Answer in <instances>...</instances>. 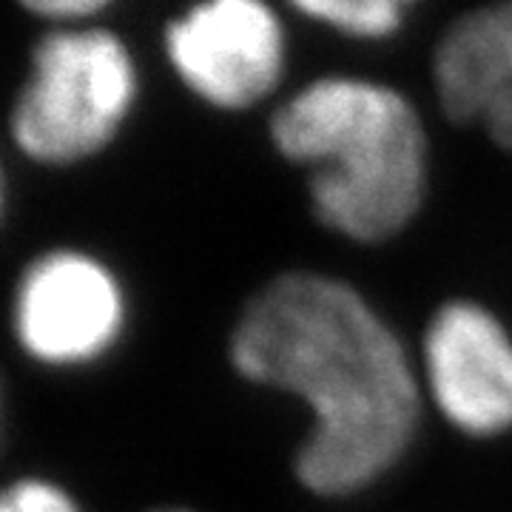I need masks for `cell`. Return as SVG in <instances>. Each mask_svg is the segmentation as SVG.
I'll return each instance as SVG.
<instances>
[{
  "mask_svg": "<svg viewBox=\"0 0 512 512\" xmlns=\"http://www.w3.org/2000/svg\"><path fill=\"white\" fill-rule=\"evenodd\" d=\"M148 512H194V510H183V507H163V510H148Z\"/></svg>",
  "mask_w": 512,
  "mask_h": 512,
  "instance_id": "cell-11",
  "label": "cell"
},
{
  "mask_svg": "<svg viewBox=\"0 0 512 512\" xmlns=\"http://www.w3.org/2000/svg\"><path fill=\"white\" fill-rule=\"evenodd\" d=\"M174 77L217 111H248L285 74L288 40L268 0H191L163 23Z\"/></svg>",
  "mask_w": 512,
  "mask_h": 512,
  "instance_id": "cell-4",
  "label": "cell"
},
{
  "mask_svg": "<svg viewBox=\"0 0 512 512\" xmlns=\"http://www.w3.org/2000/svg\"><path fill=\"white\" fill-rule=\"evenodd\" d=\"M32 18L46 20L52 26H80L109 9L114 0H15Z\"/></svg>",
  "mask_w": 512,
  "mask_h": 512,
  "instance_id": "cell-10",
  "label": "cell"
},
{
  "mask_svg": "<svg viewBox=\"0 0 512 512\" xmlns=\"http://www.w3.org/2000/svg\"><path fill=\"white\" fill-rule=\"evenodd\" d=\"M430 69L441 114L512 154V0H487L450 20Z\"/></svg>",
  "mask_w": 512,
  "mask_h": 512,
  "instance_id": "cell-7",
  "label": "cell"
},
{
  "mask_svg": "<svg viewBox=\"0 0 512 512\" xmlns=\"http://www.w3.org/2000/svg\"><path fill=\"white\" fill-rule=\"evenodd\" d=\"M421 384L441 419L470 439L512 430V333L487 305L450 299L421 336Z\"/></svg>",
  "mask_w": 512,
  "mask_h": 512,
  "instance_id": "cell-6",
  "label": "cell"
},
{
  "mask_svg": "<svg viewBox=\"0 0 512 512\" xmlns=\"http://www.w3.org/2000/svg\"><path fill=\"white\" fill-rule=\"evenodd\" d=\"M271 143L308 171L322 228L376 245L399 237L427 197L430 143L413 100L359 74H322L271 114Z\"/></svg>",
  "mask_w": 512,
  "mask_h": 512,
  "instance_id": "cell-2",
  "label": "cell"
},
{
  "mask_svg": "<svg viewBox=\"0 0 512 512\" xmlns=\"http://www.w3.org/2000/svg\"><path fill=\"white\" fill-rule=\"evenodd\" d=\"M0 512H80V507L55 481L26 476L3 490Z\"/></svg>",
  "mask_w": 512,
  "mask_h": 512,
  "instance_id": "cell-9",
  "label": "cell"
},
{
  "mask_svg": "<svg viewBox=\"0 0 512 512\" xmlns=\"http://www.w3.org/2000/svg\"><path fill=\"white\" fill-rule=\"evenodd\" d=\"M228 353L245 382L308 404L296 478L313 495L362 493L413 444L421 376L393 328L336 276L285 271L265 282L239 313Z\"/></svg>",
  "mask_w": 512,
  "mask_h": 512,
  "instance_id": "cell-1",
  "label": "cell"
},
{
  "mask_svg": "<svg viewBox=\"0 0 512 512\" xmlns=\"http://www.w3.org/2000/svg\"><path fill=\"white\" fill-rule=\"evenodd\" d=\"M293 12L356 40H387L419 0H285Z\"/></svg>",
  "mask_w": 512,
  "mask_h": 512,
  "instance_id": "cell-8",
  "label": "cell"
},
{
  "mask_svg": "<svg viewBox=\"0 0 512 512\" xmlns=\"http://www.w3.org/2000/svg\"><path fill=\"white\" fill-rule=\"evenodd\" d=\"M126 328V293L97 256L57 248L35 256L12 299L20 350L46 367H83L103 359Z\"/></svg>",
  "mask_w": 512,
  "mask_h": 512,
  "instance_id": "cell-5",
  "label": "cell"
},
{
  "mask_svg": "<svg viewBox=\"0 0 512 512\" xmlns=\"http://www.w3.org/2000/svg\"><path fill=\"white\" fill-rule=\"evenodd\" d=\"M140 97V69L106 26H49L9 109V137L37 165H77L117 140Z\"/></svg>",
  "mask_w": 512,
  "mask_h": 512,
  "instance_id": "cell-3",
  "label": "cell"
}]
</instances>
